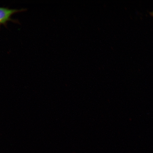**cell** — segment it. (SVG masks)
I'll return each mask as SVG.
<instances>
[{
  "mask_svg": "<svg viewBox=\"0 0 153 153\" xmlns=\"http://www.w3.org/2000/svg\"><path fill=\"white\" fill-rule=\"evenodd\" d=\"M26 10L25 9H11L7 7H0V26L2 25L7 26V22L9 21L18 22L17 20L11 18L12 15L15 13L22 12Z\"/></svg>",
  "mask_w": 153,
  "mask_h": 153,
  "instance_id": "obj_1",
  "label": "cell"
}]
</instances>
